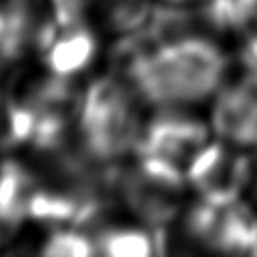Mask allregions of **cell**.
I'll list each match as a JSON object with an SVG mask.
<instances>
[{
	"mask_svg": "<svg viewBox=\"0 0 257 257\" xmlns=\"http://www.w3.org/2000/svg\"><path fill=\"white\" fill-rule=\"evenodd\" d=\"M227 56L207 36L185 34L139 52L128 62L133 88L159 106L193 104L225 80Z\"/></svg>",
	"mask_w": 257,
	"mask_h": 257,
	"instance_id": "obj_1",
	"label": "cell"
},
{
	"mask_svg": "<svg viewBox=\"0 0 257 257\" xmlns=\"http://www.w3.org/2000/svg\"><path fill=\"white\" fill-rule=\"evenodd\" d=\"M76 131L84 153L94 161H114L137 149L141 139L133 90L114 78H98L80 94Z\"/></svg>",
	"mask_w": 257,
	"mask_h": 257,
	"instance_id": "obj_2",
	"label": "cell"
},
{
	"mask_svg": "<svg viewBox=\"0 0 257 257\" xmlns=\"http://www.w3.org/2000/svg\"><path fill=\"white\" fill-rule=\"evenodd\" d=\"M185 179L177 165L139 155V165L120 177V195L145 225L169 227L181 211Z\"/></svg>",
	"mask_w": 257,
	"mask_h": 257,
	"instance_id": "obj_3",
	"label": "cell"
},
{
	"mask_svg": "<svg viewBox=\"0 0 257 257\" xmlns=\"http://www.w3.org/2000/svg\"><path fill=\"white\" fill-rule=\"evenodd\" d=\"M185 175L205 201L227 205L239 201L243 187L253 175V165L249 157L223 143H207L189 163Z\"/></svg>",
	"mask_w": 257,
	"mask_h": 257,
	"instance_id": "obj_4",
	"label": "cell"
},
{
	"mask_svg": "<svg viewBox=\"0 0 257 257\" xmlns=\"http://www.w3.org/2000/svg\"><path fill=\"white\" fill-rule=\"evenodd\" d=\"M207 145V126L187 114L163 112L141 133L137 153L141 157H155L177 165L189 167L195 155Z\"/></svg>",
	"mask_w": 257,
	"mask_h": 257,
	"instance_id": "obj_5",
	"label": "cell"
},
{
	"mask_svg": "<svg viewBox=\"0 0 257 257\" xmlns=\"http://www.w3.org/2000/svg\"><path fill=\"white\" fill-rule=\"evenodd\" d=\"M32 173L16 159L0 163V227L16 229L30 219L32 197L36 193Z\"/></svg>",
	"mask_w": 257,
	"mask_h": 257,
	"instance_id": "obj_6",
	"label": "cell"
},
{
	"mask_svg": "<svg viewBox=\"0 0 257 257\" xmlns=\"http://www.w3.org/2000/svg\"><path fill=\"white\" fill-rule=\"evenodd\" d=\"M98 257H161V247L155 237L137 225L104 227L96 237Z\"/></svg>",
	"mask_w": 257,
	"mask_h": 257,
	"instance_id": "obj_7",
	"label": "cell"
},
{
	"mask_svg": "<svg viewBox=\"0 0 257 257\" xmlns=\"http://www.w3.org/2000/svg\"><path fill=\"white\" fill-rule=\"evenodd\" d=\"M96 46L88 32H76L54 44L48 54V66L56 76L68 78L84 70L94 58Z\"/></svg>",
	"mask_w": 257,
	"mask_h": 257,
	"instance_id": "obj_8",
	"label": "cell"
},
{
	"mask_svg": "<svg viewBox=\"0 0 257 257\" xmlns=\"http://www.w3.org/2000/svg\"><path fill=\"white\" fill-rule=\"evenodd\" d=\"M32 257H98L96 243L74 225H54L36 245Z\"/></svg>",
	"mask_w": 257,
	"mask_h": 257,
	"instance_id": "obj_9",
	"label": "cell"
},
{
	"mask_svg": "<svg viewBox=\"0 0 257 257\" xmlns=\"http://www.w3.org/2000/svg\"><path fill=\"white\" fill-rule=\"evenodd\" d=\"M209 22L219 30H241L257 18V0H205Z\"/></svg>",
	"mask_w": 257,
	"mask_h": 257,
	"instance_id": "obj_10",
	"label": "cell"
},
{
	"mask_svg": "<svg viewBox=\"0 0 257 257\" xmlns=\"http://www.w3.org/2000/svg\"><path fill=\"white\" fill-rule=\"evenodd\" d=\"M247 58L251 60L253 66H257V30L247 40Z\"/></svg>",
	"mask_w": 257,
	"mask_h": 257,
	"instance_id": "obj_11",
	"label": "cell"
},
{
	"mask_svg": "<svg viewBox=\"0 0 257 257\" xmlns=\"http://www.w3.org/2000/svg\"><path fill=\"white\" fill-rule=\"evenodd\" d=\"M171 2H179V4H183V2H191V0H171ZM205 2V0H203Z\"/></svg>",
	"mask_w": 257,
	"mask_h": 257,
	"instance_id": "obj_12",
	"label": "cell"
}]
</instances>
